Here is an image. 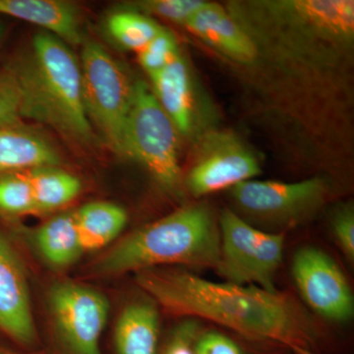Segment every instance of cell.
<instances>
[{
  "instance_id": "1",
  "label": "cell",
  "mask_w": 354,
  "mask_h": 354,
  "mask_svg": "<svg viewBox=\"0 0 354 354\" xmlns=\"http://www.w3.org/2000/svg\"><path fill=\"white\" fill-rule=\"evenodd\" d=\"M140 288L176 316L202 318L255 339L305 346L309 330L288 297L254 286L215 283L181 270L138 272Z\"/></svg>"
},
{
  "instance_id": "2",
  "label": "cell",
  "mask_w": 354,
  "mask_h": 354,
  "mask_svg": "<svg viewBox=\"0 0 354 354\" xmlns=\"http://www.w3.org/2000/svg\"><path fill=\"white\" fill-rule=\"evenodd\" d=\"M8 68L19 90L22 120L48 125L77 145L94 141L84 109L80 62L66 43L39 32L30 50Z\"/></svg>"
},
{
  "instance_id": "3",
  "label": "cell",
  "mask_w": 354,
  "mask_h": 354,
  "mask_svg": "<svg viewBox=\"0 0 354 354\" xmlns=\"http://www.w3.org/2000/svg\"><path fill=\"white\" fill-rule=\"evenodd\" d=\"M220 253V230L211 211L191 205L127 235L97 261L95 270L113 276L162 265L216 268Z\"/></svg>"
},
{
  "instance_id": "4",
  "label": "cell",
  "mask_w": 354,
  "mask_h": 354,
  "mask_svg": "<svg viewBox=\"0 0 354 354\" xmlns=\"http://www.w3.org/2000/svg\"><path fill=\"white\" fill-rule=\"evenodd\" d=\"M84 109L92 127L106 145L127 157L125 131L131 109L134 83L127 72L95 41L84 44L80 62Z\"/></svg>"
},
{
  "instance_id": "5",
  "label": "cell",
  "mask_w": 354,
  "mask_h": 354,
  "mask_svg": "<svg viewBox=\"0 0 354 354\" xmlns=\"http://www.w3.org/2000/svg\"><path fill=\"white\" fill-rule=\"evenodd\" d=\"M177 134L152 88L142 81L134 83L125 131L127 157L141 162L162 187L171 191L178 189L181 183Z\"/></svg>"
},
{
  "instance_id": "6",
  "label": "cell",
  "mask_w": 354,
  "mask_h": 354,
  "mask_svg": "<svg viewBox=\"0 0 354 354\" xmlns=\"http://www.w3.org/2000/svg\"><path fill=\"white\" fill-rule=\"evenodd\" d=\"M220 236L216 270L227 283L277 292L274 277L283 261L285 234L258 230L225 209L220 218Z\"/></svg>"
},
{
  "instance_id": "7",
  "label": "cell",
  "mask_w": 354,
  "mask_h": 354,
  "mask_svg": "<svg viewBox=\"0 0 354 354\" xmlns=\"http://www.w3.org/2000/svg\"><path fill=\"white\" fill-rule=\"evenodd\" d=\"M50 307L62 354H102L100 344L109 311L104 295L88 286L64 281L51 288Z\"/></svg>"
},
{
  "instance_id": "8",
  "label": "cell",
  "mask_w": 354,
  "mask_h": 354,
  "mask_svg": "<svg viewBox=\"0 0 354 354\" xmlns=\"http://www.w3.org/2000/svg\"><path fill=\"white\" fill-rule=\"evenodd\" d=\"M232 197L245 213L272 225H291L320 208L327 196L323 179L299 183L248 180L232 188Z\"/></svg>"
},
{
  "instance_id": "9",
  "label": "cell",
  "mask_w": 354,
  "mask_h": 354,
  "mask_svg": "<svg viewBox=\"0 0 354 354\" xmlns=\"http://www.w3.org/2000/svg\"><path fill=\"white\" fill-rule=\"evenodd\" d=\"M292 276L304 301L319 315L341 323L353 318L351 286L328 254L315 247L300 249L293 258Z\"/></svg>"
},
{
  "instance_id": "10",
  "label": "cell",
  "mask_w": 354,
  "mask_h": 354,
  "mask_svg": "<svg viewBox=\"0 0 354 354\" xmlns=\"http://www.w3.org/2000/svg\"><path fill=\"white\" fill-rule=\"evenodd\" d=\"M213 138L188 174V188L196 197L232 189L261 174L257 158L246 147L232 137Z\"/></svg>"
},
{
  "instance_id": "11",
  "label": "cell",
  "mask_w": 354,
  "mask_h": 354,
  "mask_svg": "<svg viewBox=\"0 0 354 354\" xmlns=\"http://www.w3.org/2000/svg\"><path fill=\"white\" fill-rule=\"evenodd\" d=\"M0 332L24 348L38 339L25 271L0 235Z\"/></svg>"
},
{
  "instance_id": "12",
  "label": "cell",
  "mask_w": 354,
  "mask_h": 354,
  "mask_svg": "<svg viewBox=\"0 0 354 354\" xmlns=\"http://www.w3.org/2000/svg\"><path fill=\"white\" fill-rule=\"evenodd\" d=\"M184 27L216 50L241 64H250L257 55L253 39L220 4L205 2Z\"/></svg>"
},
{
  "instance_id": "13",
  "label": "cell",
  "mask_w": 354,
  "mask_h": 354,
  "mask_svg": "<svg viewBox=\"0 0 354 354\" xmlns=\"http://www.w3.org/2000/svg\"><path fill=\"white\" fill-rule=\"evenodd\" d=\"M0 14L23 20L50 32L64 43L82 41L75 7L59 0H0Z\"/></svg>"
},
{
  "instance_id": "14",
  "label": "cell",
  "mask_w": 354,
  "mask_h": 354,
  "mask_svg": "<svg viewBox=\"0 0 354 354\" xmlns=\"http://www.w3.org/2000/svg\"><path fill=\"white\" fill-rule=\"evenodd\" d=\"M150 78L158 104L174 123L177 131L187 134L192 127L193 97L189 71L180 53Z\"/></svg>"
},
{
  "instance_id": "15",
  "label": "cell",
  "mask_w": 354,
  "mask_h": 354,
  "mask_svg": "<svg viewBox=\"0 0 354 354\" xmlns=\"http://www.w3.org/2000/svg\"><path fill=\"white\" fill-rule=\"evenodd\" d=\"M60 158L46 140L21 127L0 128V176L57 167Z\"/></svg>"
},
{
  "instance_id": "16",
  "label": "cell",
  "mask_w": 354,
  "mask_h": 354,
  "mask_svg": "<svg viewBox=\"0 0 354 354\" xmlns=\"http://www.w3.org/2000/svg\"><path fill=\"white\" fill-rule=\"evenodd\" d=\"M158 310L147 302H134L123 310L114 333L118 354H158Z\"/></svg>"
},
{
  "instance_id": "17",
  "label": "cell",
  "mask_w": 354,
  "mask_h": 354,
  "mask_svg": "<svg viewBox=\"0 0 354 354\" xmlns=\"http://www.w3.org/2000/svg\"><path fill=\"white\" fill-rule=\"evenodd\" d=\"M83 251L99 250L114 241L127 223L124 209L109 202H93L74 212Z\"/></svg>"
},
{
  "instance_id": "18",
  "label": "cell",
  "mask_w": 354,
  "mask_h": 354,
  "mask_svg": "<svg viewBox=\"0 0 354 354\" xmlns=\"http://www.w3.org/2000/svg\"><path fill=\"white\" fill-rule=\"evenodd\" d=\"M37 244L44 259L53 267L73 264L84 252L74 213L62 214L44 223L37 234Z\"/></svg>"
},
{
  "instance_id": "19",
  "label": "cell",
  "mask_w": 354,
  "mask_h": 354,
  "mask_svg": "<svg viewBox=\"0 0 354 354\" xmlns=\"http://www.w3.org/2000/svg\"><path fill=\"white\" fill-rule=\"evenodd\" d=\"M38 213L62 208L80 193V180L57 167H37L24 171Z\"/></svg>"
},
{
  "instance_id": "20",
  "label": "cell",
  "mask_w": 354,
  "mask_h": 354,
  "mask_svg": "<svg viewBox=\"0 0 354 354\" xmlns=\"http://www.w3.org/2000/svg\"><path fill=\"white\" fill-rule=\"evenodd\" d=\"M108 29L118 44L138 55L162 31V27L145 14L121 11L111 14Z\"/></svg>"
},
{
  "instance_id": "21",
  "label": "cell",
  "mask_w": 354,
  "mask_h": 354,
  "mask_svg": "<svg viewBox=\"0 0 354 354\" xmlns=\"http://www.w3.org/2000/svg\"><path fill=\"white\" fill-rule=\"evenodd\" d=\"M0 211L10 215L38 213L24 171L0 176Z\"/></svg>"
},
{
  "instance_id": "22",
  "label": "cell",
  "mask_w": 354,
  "mask_h": 354,
  "mask_svg": "<svg viewBox=\"0 0 354 354\" xmlns=\"http://www.w3.org/2000/svg\"><path fill=\"white\" fill-rule=\"evenodd\" d=\"M178 53V46L174 35L162 28L152 41L140 51L139 62L147 74L152 76L171 64Z\"/></svg>"
},
{
  "instance_id": "23",
  "label": "cell",
  "mask_w": 354,
  "mask_h": 354,
  "mask_svg": "<svg viewBox=\"0 0 354 354\" xmlns=\"http://www.w3.org/2000/svg\"><path fill=\"white\" fill-rule=\"evenodd\" d=\"M205 2L203 0H148L138 2L136 6L145 15L152 14L184 26L204 6Z\"/></svg>"
},
{
  "instance_id": "24",
  "label": "cell",
  "mask_w": 354,
  "mask_h": 354,
  "mask_svg": "<svg viewBox=\"0 0 354 354\" xmlns=\"http://www.w3.org/2000/svg\"><path fill=\"white\" fill-rule=\"evenodd\" d=\"M20 94L8 67L0 72V128L21 127Z\"/></svg>"
},
{
  "instance_id": "25",
  "label": "cell",
  "mask_w": 354,
  "mask_h": 354,
  "mask_svg": "<svg viewBox=\"0 0 354 354\" xmlns=\"http://www.w3.org/2000/svg\"><path fill=\"white\" fill-rule=\"evenodd\" d=\"M195 319L181 323L169 335L160 354H194V344L200 334Z\"/></svg>"
},
{
  "instance_id": "26",
  "label": "cell",
  "mask_w": 354,
  "mask_h": 354,
  "mask_svg": "<svg viewBox=\"0 0 354 354\" xmlns=\"http://www.w3.org/2000/svg\"><path fill=\"white\" fill-rule=\"evenodd\" d=\"M194 354H243L239 344L221 333L208 332L198 335Z\"/></svg>"
},
{
  "instance_id": "27",
  "label": "cell",
  "mask_w": 354,
  "mask_h": 354,
  "mask_svg": "<svg viewBox=\"0 0 354 354\" xmlns=\"http://www.w3.org/2000/svg\"><path fill=\"white\" fill-rule=\"evenodd\" d=\"M335 241L349 261L354 260V215L353 209H346L335 216L334 223Z\"/></svg>"
},
{
  "instance_id": "28",
  "label": "cell",
  "mask_w": 354,
  "mask_h": 354,
  "mask_svg": "<svg viewBox=\"0 0 354 354\" xmlns=\"http://www.w3.org/2000/svg\"><path fill=\"white\" fill-rule=\"evenodd\" d=\"M291 351L295 354H319L314 353V351H310L307 346H290Z\"/></svg>"
},
{
  "instance_id": "29",
  "label": "cell",
  "mask_w": 354,
  "mask_h": 354,
  "mask_svg": "<svg viewBox=\"0 0 354 354\" xmlns=\"http://www.w3.org/2000/svg\"><path fill=\"white\" fill-rule=\"evenodd\" d=\"M0 354H48V353H37V351H31V353H25V351H14V349L4 348V346H0Z\"/></svg>"
},
{
  "instance_id": "30",
  "label": "cell",
  "mask_w": 354,
  "mask_h": 354,
  "mask_svg": "<svg viewBox=\"0 0 354 354\" xmlns=\"http://www.w3.org/2000/svg\"><path fill=\"white\" fill-rule=\"evenodd\" d=\"M2 36H3V28L0 25V41H1Z\"/></svg>"
}]
</instances>
